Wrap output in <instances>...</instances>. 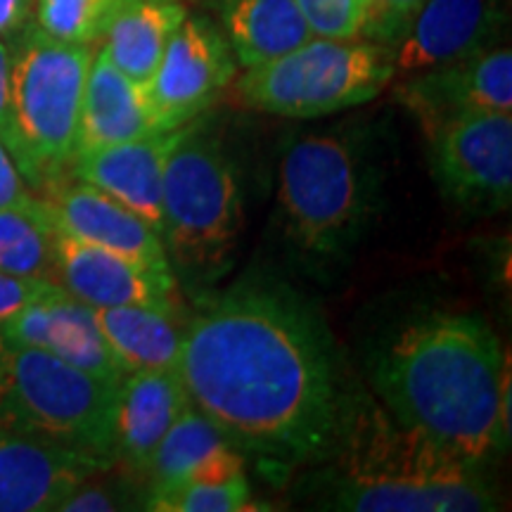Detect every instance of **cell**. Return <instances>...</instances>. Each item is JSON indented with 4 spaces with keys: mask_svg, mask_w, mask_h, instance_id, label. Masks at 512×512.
Here are the masks:
<instances>
[{
    "mask_svg": "<svg viewBox=\"0 0 512 512\" xmlns=\"http://www.w3.org/2000/svg\"><path fill=\"white\" fill-rule=\"evenodd\" d=\"M178 375L192 406L273 472L328 460L351 396L323 320L275 287L204 306L185 325Z\"/></svg>",
    "mask_w": 512,
    "mask_h": 512,
    "instance_id": "obj_1",
    "label": "cell"
},
{
    "mask_svg": "<svg viewBox=\"0 0 512 512\" xmlns=\"http://www.w3.org/2000/svg\"><path fill=\"white\" fill-rule=\"evenodd\" d=\"M375 399L456 456L489 465L510 446V356L475 313H430L382 342Z\"/></svg>",
    "mask_w": 512,
    "mask_h": 512,
    "instance_id": "obj_2",
    "label": "cell"
},
{
    "mask_svg": "<svg viewBox=\"0 0 512 512\" xmlns=\"http://www.w3.org/2000/svg\"><path fill=\"white\" fill-rule=\"evenodd\" d=\"M328 503L349 512H489L501 508L484 465L403 425L375 396L351 392L328 456Z\"/></svg>",
    "mask_w": 512,
    "mask_h": 512,
    "instance_id": "obj_3",
    "label": "cell"
},
{
    "mask_svg": "<svg viewBox=\"0 0 512 512\" xmlns=\"http://www.w3.org/2000/svg\"><path fill=\"white\" fill-rule=\"evenodd\" d=\"M10 155L31 188L69 178L93 46L64 43L31 22L12 43Z\"/></svg>",
    "mask_w": 512,
    "mask_h": 512,
    "instance_id": "obj_4",
    "label": "cell"
},
{
    "mask_svg": "<svg viewBox=\"0 0 512 512\" xmlns=\"http://www.w3.org/2000/svg\"><path fill=\"white\" fill-rule=\"evenodd\" d=\"M162 242L169 261L192 278H216L228 266L242 228L233 164L200 126L171 133L162 174Z\"/></svg>",
    "mask_w": 512,
    "mask_h": 512,
    "instance_id": "obj_5",
    "label": "cell"
},
{
    "mask_svg": "<svg viewBox=\"0 0 512 512\" xmlns=\"http://www.w3.org/2000/svg\"><path fill=\"white\" fill-rule=\"evenodd\" d=\"M370 211V171L342 133H306L285 147L278 214L287 240L309 259L344 256L361 238Z\"/></svg>",
    "mask_w": 512,
    "mask_h": 512,
    "instance_id": "obj_6",
    "label": "cell"
},
{
    "mask_svg": "<svg viewBox=\"0 0 512 512\" xmlns=\"http://www.w3.org/2000/svg\"><path fill=\"white\" fill-rule=\"evenodd\" d=\"M114 394L117 382L0 335V432L48 439L114 463Z\"/></svg>",
    "mask_w": 512,
    "mask_h": 512,
    "instance_id": "obj_7",
    "label": "cell"
},
{
    "mask_svg": "<svg viewBox=\"0 0 512 512\" xmlns=\"http://www.w3.org/2000/svg\"><path fill=\"white\" fill-rule=\"evenodd\" d=\"M394 83V50L368 38L313 36L304 46L245 69L238 95L249 110L318 119L375 100Z\"/></svg>",
    "mask_w": 512,
    "mask_h": 512,
    "instance_id": "obj_8",
    "label": "cell"
},
{
    "mask_svg": "<svg viewBox=\"0 0 512 512\" xmlns=\"http://www.w3.org/2000/svg\"><path fill=\"white\" fill-rule=\"evenodd\" d=\"M441 195L470 214H496L512 200V112H467L425 128Z\"/></svg>",
    "mask_w": 512,
    "mask_h": 512,
    "instance_id": "obj_9",
    "label": "cell"
},
{
    "mask_svg": "<svg viewBox=\"0 0 512 512\" xmlns=\"http://www.w3.org/2000/svg\"><path fill=\"white\" fill-rule=\"evenodd\" d=\"M238 62L223 31L207 17H185L143 83L159 133L195 121L235 79Z\"/></svg>",
    "mask_w": 512,
    "mask_h": 512,
    "instance_id": "obj_10",
    "label": "cell"
},
{
    "mask_svg": "<svg viewBox=\"0 0 512 512\" xmlns=\"http://www.w3.org/2000/svg\"><path fill=\"white\" fill-rule=\"evenodd\" d=\"M57 285L93 309L157 306L178 311L174 268H152L55 228Z\"/></svg>",
    "mask_w": 512,
    "mask_h": 512,
    "instance_id": "obj_11",
    "label": "cell"
},
{
    "mask_svg": "<svg viewBox=\"0 0 512 512\" xmlns=\"http://www.w3.org/2000/svg\"><path fill=\"white\" fill-rule=\"evenodd\" d=\"M396 98L422 128L467 112H512V53L505 46L486 48L463 60L403 76Z\"/></svg>",
    "mask_w": 512,
    "mask_h": 512,
    "instance_id": "obj_12",
    "label": "cell"
},
{
    "mask_svg": "<svg viewBox=\"0 0 512 512\" xmlns=\"http://www.w3.org/2000/svg\"><path fill=\"white\" fill-rule=\"evenodd\" d=\"M503 24V0H425L392 43L394 81L494 48Z\"/></svg>",
    "mask_w": 512,
    "mask_h": 512,
    "instance_id": "obj_13",
    "label": "cell"
},
{
    "mask_svg": "<svg viewBox=\"0 0 512 512\" xmlns=\"http://www.w3.org/2000/svg\"><path fill=\"white\" fill-rule=\"evenodd\" d=\"M112 460L29 434L0 432V512H53Z\"/></svg>",
    "mask_w": 512,
    "mask_h": 512,
    "instance_id": "obj_14",
    "label": "cell"
},
{
    "mask_svg": "<svg viewBox=\"0 0 512 512\" xmlns=\"http://www.w3.org/2000/svg\"><path fill=\"white\" fill-rule=\"evenodd\" d=\"M50 223L88 245L110 249L138 264L171 268L164 242L150 223L93 185L64 178L38 195Z\"/></svg>",
    "mask_w": 512,
    "mask_h": 512,
    "instance_id": "obj_15",
    "label": "cell"
},
{
    "mask_svg": "<svg viewBox=\"0 0 512 512\" xmlns=\"http://www.w3.org/2000/svg\"><path fill=\"white\" fill-rule=\"evenodd\" d=\"M192 408L178 370L121 377L112 408V456L128 475L145 479L159 441Z\"/></svg>",
    "mask_w": 512,
    "mask_h": 512,
    "instance_id": "obj_16",
    "label": "cell"
},
{
    "mask_svg": "<svg viewBox=\"0 0 512 512\" xmlns=\"http://www.w3.org/2000/svg\"><path fill=\"white\" fill-rule=\"evenodd\" d=\"M0 335L24 347L43 349L107 382H121V368L98 325L93 306L60 292L24 309L0 328Z\"/></svg>",
    "mask_w": 512,
    "mask_h": 512,
    "instance_id": "obj_17",
    "label": "cell"
},
{
    "mask_svg": "<svg viewBox=\"0 0 512 512\" xmlns=\"http://www.w3.org/2000/svg\"><path fill=\"white\" fill-rule=\"evenodd\" d=\"M171 133H150L126 143L79 152L69 166V176L124 204L162 238V174Z\"/></svg>",
    "mask_w": 512,
    "mask_h": 512,
    "instance_id": "obj_18",
    "label": "cell"
},
{
    "mask_svg": "<svg viewBox=\"0 0 512 512\" xmlns=\"http://www.w3.org/2000/svg\"><path fill=\"white\" fill-rule=\"evenodd\" d=\"M159 133L143 83L114 67L102 50L93 55L83 88L76 152L126 143Z\"/></svg>",
    "mask_w": 512,
    "mask_h": 512,
    "instance_id": "obj_19",
    "label": "cell"
},
{
    "mask_svg": "<svg viewBox=\"0 0 512 512\" xmlns=\"http://www.w3.org/2000/svg\"><path fill=\"white\" fill-rule=\"evenodd\" d=\"M245 460L219 425L192 406L159 441L145 475L147 494L200 479L214 482L242 475Z\"/></svg>",
    "mask_w": 512,
    "mask_h": 512,
    "instance_id": "obj_20",
    "label": "cell"
},
{
    "mask_svg": "<svg viewBox=\"0 0 512 512\" xmlns=\"http://www.w3.org/2000/svg\"><path fill=\"white\" fill-rule=\"evenodd\" d=\"M221 31L242 69L278 60L313 31L294 0H219Z\"/></svg>",
    "mask_w": 512,
    "mask_h": 512,
    "instance_id": "obj_21",
    "label": "cell"
},
{
    "mask_svg": "<svg viewBox=\"0 0 512 512\" xmlns=\"http://www.w3.org/2000/svg\"><path fill=\"white\" fill-rule=\"evenodd\" d=\"M98 325L121 373L178 370L185 328L178 311L157 306H112L95 309Z\"/></svg>",
    "mask_w": 512,
    "mask_h": 512,
    "instance_id": "obj_22",
    "label": "cell"
},
{
    "mask_svg": "<svg viewBox=\"0 0 512 512\" xmlns=\"http://www.w3.org/2000/svg\"><path fill=\"white\" fill-rule=\"evenodd\" d=\"M185 17L183 0H119L100 50L126 76L145 83Z\"/></svg>",
    "mask_w": 512,
    "mask_h": 512,
    "instance_id": "obj_23",
    "label": "cell"
},
{
    "mask_svg": "<svg viewBox=\"0 0 512 512\" xmlns=\"http://www.w3.org/2000/svg\"><path fill=\"white\" fill-rule=\"evenodd\" d=\"M0 271L57 283L55 226L38 197L0 209Z\"/></svg>",
    "mask_w": 512,
    "mask_h": 512,
    "instance_id": "obj_24",
    "label": "cell"
},
{
    "mask_svg": "<svg viewBox=\"0 0 512 512\" xmlns=\"http://www.w3.org/2000/svg\"><path fill=\"white\" fill-rule=\"evenodd\" d=\"M145 510L155 512H242L259 510L245 472L228 479H200L145 496Z\"/></svg>",
    "mask_w": 512,
    "mask_h": 512,
    "instance_id": "obj_25",
    "label": "cell"
},
{
    "mask_svg": "<svg viewBox=\"0 0 512 512\" xmlns=\"http://www.w3.org/2000/svg\"><path fill=\"white\" fill-rule=\"evenodd\" d=\"M119 0H34L36 27L64 43L93 46L105 34Z\"/></svg>",
    "mask_w": 512,
    "mask_h": 512,
    "instance_id": "obj_26",
    "label": "cell"
},
{
    "mask_svg": "<svg viewBox=\"0 0 512 512\" xmlns=\"http://www.w3.org/2000/svg\"><path fill=\"white\" fill-rule=\"evenodd\" d=\"M313 36L351 41L363 36L366 0H294Z\"/></svg>",
    "mask_w": 512,
    "mask_h": 512,
    "instance_id": "obj_27",
    "label": "cell"
},
{
    "mask_svg": "<svg viewBox=\"0 0 512 512\" xmlns=\"http://www.w3.org/2000/svg\"><path fill=\"white\" fill-rule=\"evenodd\" d=\"M114 465L98 475L88 477L72 496L60 505V512H112V510H131L133 496L128 494L124 479L112 475Z\"/></svg>",
    "mask_w": 512,
    "mask_h": 512,
    "instance_id": "obj_28",
    "label": "cell"
},
{
    "mask_svg": "<svg viewBox=\"0 0 512 512\" xmlns=\"http://www.w3.org/2000/svg\"><path fill=\"white\" fill-rule=\"evenodd\" d=\"M422 3L425 0H366V24L361 38L392 46Z\"/></svg>",
    "mask_w": 512,
    "mask_h": 512,
    "instance_id": "obj_29",
    "label": "cell"
},
{
    "mask_svg": "<svg viewBox=\"0 0 512 512\" xmlns=\"http://www.w3.org/2000/svg\"><path fill=\"white\" fill-rule=\"evenodd\" d=\"M64 292L57 283L38 278H24V275H12L0 271V328L19 316L27 306L43 302V299L55 297Z\"/></svg>",
    "mask_w": 512,
    "mask_h": 512,
    "instance_id": "obj_30",
    "label": "cell"
},
{
    "mask_svg": "<svg viewBox=\"0 0 512 512\" xmlns=\"http://www.w3.org/2000/svg\"><path fill=\"white\" fill-rule=\"evenodd\" d=\"M36 197L27 188V181L19 174V166L12 159L10 150L0 140V209L24 207L34 202Z\"/></svg>",
    "mask_w": 512,
    "mask_h": 512,
    "instance_id": "obj_31",
    "label": "cell"
},
{
    "mask_svg": "<svg viewBox=\"0 0 512 512\" xmlns=\"http://www.w3.org/2000/svg\"><path fill=\"white\" fill-rule=\"evenodd\" d=\"M0 140L12 145V48L0 38Z\"/></svg>",
    "mask_w": 512,
    "mask_h": 512,
    "instance_id": "obj_32",
    "label": "cell"
},
{
    "mask_svg": "<svg viewBox=\"0 0 512 512\" xmlns=\"http://www.w3.org/2000/svg\"><path fill=\"white\" fill-rule=\"evenodd\" d=\"M34 17V0H0V38H15Z\"/></svg>",
    "mask_w": 512,
    "mask_h": 512,
    "instance_id": "obj_33",
    "label": "cell"
}]
</instances>
